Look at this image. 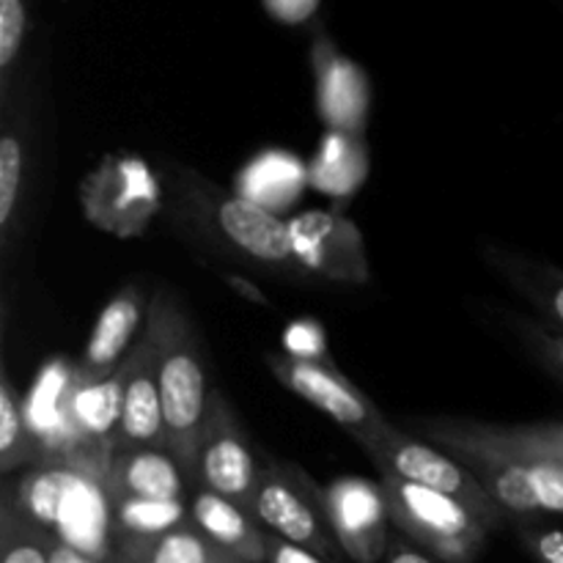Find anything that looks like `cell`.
<instances>
[{
    "mask_svg": "<svg viewBox=\"0 0 563 563\" xmlns=\"http://www.w3.org/2000/svg\"><path fill=\"white\" fill-rule=\"evenodd\" d=\"M212 563H251V561H242V559H236V555H229V553H220L218 559H214Z\"/></svg>",
    "mask_w": 563,
    "mask_h": 563,
    "instance_id": "obj_33",
    "label": "cell"
},
{
    "mask_svg": "<svg viewBox=\"0 0 563 563\" xmlns=\"http://www.w3.org/2000/svg\"><path fill=\"white\" fill-rule=\"evenodd\" d=\"M264 563H330L322 555L311 553V550L300 548V544H291L286 539L275 537L267 531V561Z\"/></svg>",
    "mask_w": 563,
    "mask_h": 563,
    "instance_id": "obj_30",
    "label": "cell"
},
{
    "mask_svg": "<svg viewBox=\"0 0 563 563\" xmlns=\"http://www.w3.org/2000/svg\"><path fill=\"white\" fill-rule=\"evenodd\" d=\"M317 108L328 132L363 137L372 110V86L361 64L346 58L322 25L313 27L311 42Z\"/></svg>",
    "mask_w": 563,
    "mask_h": 563,
    "instance_id": "obj_11",
    "label": "cell"
},
{
    "mask_svg": "<svg viewBox=\"0 0 563 563\" xmlns=\"http://www.w3.org/2000/svg\"><path fill=\"white\" fill-rule=\"evenodd\" d=\"M121 368H124V394H121L113 454L130 449H168L157 363H154V335L148 333V328H143V335L124 357Z\"/></svg>",
    "mask_w": 563,
    "mask_h": 563,
    "instance_id": "obj_12",
    "label": "cell"
},
{
    "mask_svg": "<svg viewBox=\"0 0 563 563\" xmlns=\"http://www.w3.org/2000/svg\"><path fill=\"white\" fill-rule=\"evenodd\" d=\"M509 528L537 563H563V531L544 517H515Z\"/></svg>",
    "mask_w": 563,
    "mask_h": 563,
    "instance_id": "obj_28",
    "label": "cell"
},
{
    "mask_svg": "<svg viewBox=\"0 0 563 563\" xmlns=\"http://www.w3.org/2000/svg\"><path fill=\"white\" fill-rule=\"evenodd\" d=\"M264 363L286 390L339 423L361 449L390 423L383 410L330 363L297 355V352H267Z\"/></svg>",
    "mask_w": 563,
    "mask_h": 563,
    "instance_id": "obj_8",
    "label": "cell"
},
{
    "mask_svg": "<svg viewBox=\"0 0 563 563\" xmlns=\"http://www.w3.org/2000/svg\"><path fill=\"white\" fill-rule=\"evenodd\" d=\"M264 11L284 25H308L317 20L322 0H262Z\"/></svg>",
    "mask_w": 563,
    "mask_h": 563,
    "instance_id": "obj_29",
    "label": "cell"
},
{
    "mask_svg": "<svg viewBox=\"0 0 563 563\" xmlns=\"http://www.w3.org/2000/svg\"><path fill=\"white\" fill-rule=\"evenodd\" d=\"M33 465H42L36 454V440L27 429L25 405L3 368L0 374V473L11 478L14 471H25Z\"/></svg>",
    "mask_w": 563,
    "mask_h": 563,
    "instance_id": "obj_23",
    "label": "cell"
},
{
    "mask_svg": "<svg viewBox=\"0 0 563 563\" xmlns=\"http://www.w3.org/2000/svg\"><path fill=\"white\" fill-rule=\"evenodd\" d=\"M154 335V363H157L159 399L165 416V445L185 465L187 476L196 471V449L209 407L207 366L198 330L170 289H157L146 317ZM196 487V482H192Z\"/></svg>",
    "mask_w": 563,
    "mask_h": 563,
    "instance_id": "obj_3",
    "label": "cell"
},
{
    "mask_svg": "<svg viewBox=\"0 0 563 563\" xmlns=\"http://www.w3.org/2000/svg\"><path fill=\"white\" fill-rule=\"evenodd\" d=\"M143 295L137 284H126L99 313L93 333L88 339L77 374L82 377H108L130 355L132 339L141 330Z\"/></svg>",
    "mask_w": 563,
    "mask_h": 563,
    "instance_id": "obj_19",
    "label": "cell"
},
{
    "mask_svg": "<svg viewBox=\"0 0 563 563\" xmlns=\"http://www.w3.org/2000/svg\"><path fill=\"white\" fill-rule=\"evenodd\" d=\"M368 460L374 462L379 476H394L401 482L421 484L440 495L460 500L473 511L489 531L509 528V515L493 500V495L482 487L476 476L462 462L445 454L429 440L418 434L401 432L399 427L388 423L368 445H363Z\"/></svg>",
    "mask_w": 563,
    "mask_h": 563,
    "instance_id": "obj_5",
    "label": "cell"
},
{
    "mask_svg": "<svg viewBox=\"0 0 563 563\" xmlns=\"http://www.w3.org/2000/svg\"><path fill=\"white\" fill-rule=\"evenodd\" d=\"M407 427L462 462L509 515V522L563 515V421L410 416Z\"/></svg>",
    "mask_w": 563,
    "mask_h": 563,
    "instance_id": "obj_1",
    "label": "cell"
},
{
    "mask_svg": "<svg viewBox=\"0 0 563 563\" xmlns=\"http://www.w3.org/2000/svg\"><path fill=\"white\" fill-rule=\"evenodd\" d=\"M297 258L308 275H322L333 280H366L368 269L363 262V245L357 229L339 214H302L295 220Z\"/></svg>",
    "mask_w": 563,
    "mask_h": 563,
    "instance_id": "obj_14",
    "label": "cell"
},
{
    "mask_svg": "<svg viewBox=\"0 0 563 563\" xmlns=\"http://www.w3.org/2000/svg\"><path fill=\"white\" fill-rule=\"evenodd\" d=\"M319 489L322 487L297 465L269 460L258 473L256 493L247 511L264 531L335 563L341 548L322 511Z\"/></svg>",
    "mask_w": 563,
    "mask_h": 563,
    "instance_id": "obj_7",
    "label": "cell"
},
{
    "mask_svg": "<svg viewBox=\"0 0 563 563\" xmlns=\"http://www.w3.org/2000/svg\"><path fill=\"white\" fill-rule=\"evenodd\" d=\"M482 262L520 295L548 328L563 333V269L495 240L478 242Z\"/></svg>",
    "mask_w": 563,
    "mask_h": 563,
    "instance_id": "obj_15",
    "label": "cell"
},
{
    "mask_svg": "<svg viewBox=\"0 0 563 563\" xmlns=\"http://www.w3.org/2000/svg\"><path fill=\"white\" fill-rule=\"evenodd\" d=\"M174 214H179V223L198 229L207 242H214L251 264L291 278L308 275L297 258L289 223L251 198L218 192L192 170L174 176Z\"/></svg>",
    "mask_w": 563,
    "mask_h": 563,
    "instance_id": "obj_4",
    "label": "cell"
},
{
    "mask_svg": "<svg viewBox=\"0 0 563 563\" xmlns=\"http://www.w3.org/2000/svg\"><path fill=\"white\" fill-rule=\"evenodd\" d=\"M104 487L110 498L146 500H190L192 478L185 465L168 449H130L115 451L104 471Z\"/></svg>",
    "mask_w": 563,
    "mask_h": 563,
    "instance_id": "obj_16",
    "label": "cell"
},
{
    "mask_svg": "<svg viewBox=\"0 0 563 563\" xmlns=\"http://www.w3.org/2000/svg\"><path fill=\"white\" fill-rule=\"evenodd\" d=\"M124 368L108 377H82L77 368L64 399V423L80 443H97L113 454V438L121 418Z\"/></svg>",
    "mask_w": 563,
    "mask_h": 563,
    "instance_id": "obj_17",
    "label": "cell"
},
{
    "mask_svg": "<svg viewBox=\"0 0 563 563\" xmlns=\"http://www.w3.org/2000/svg\"><path fill=\"white\" fill-rule=\"evenodd\" d=\"M108 563H137L135 559H130V555H121V553H113L108 559Z\"/></svg>",
    "mask_w": 563,
    "mask_h": 563,
    "instance_id": "obj_34",
    "label": "cell"
},
{
    "mask_svg": "<svg viewBox=\"0 0 563 563\" xmlns=\"http://www.w3.org/2000/svg\"><path fill=\"white\" fill-rule=\"evenodd\" d=\"M0 563H49V533L0 493Z\"/></svg>",
    "mask_w": 563,
    "mask_h": 563,
    "instance_id": "obj_26",
    "label": "cell"
},
{
    "mask_svg": "<svg viewBox=\"0 0 563 563\" xmlns=\"http://www.w3.org/2000/svg\"><path fill=\"white\" fill-rule=\"evenodd\" d=\"M113 553L130 555L137 563H212L225 550L214 548L196 526H181L176 531L152 539H115Z\"/></svg>",
    "mask_w": 563,
    "mask_h": 563,
    "instance_id": "obj_21",
    "label": "cell"
},
{
    "mask_svg": "<svg viewBox=\"0 0 563 563\" xmlns=\"http://www.w3.org/2000/svg\"><path fill=\"white\" fill-rule=\"evenodd\" d=\"M385 563H443L434 555H429L427 550H421L418 544H412L410 539H390L388 553H385Z\"/></svg>",
    "mask_w": 563,
    "mask_h": 563,
    "instance_id": "obj_31",
    "label": "cell"
},
{
    "mask_svg": "<svg viewBox=\"0 0 563 563\" xmlns=\"http://www.w3.org/2000/svg\"><path fill=\"white\" fill-rule=\"evenodd\" d=\"M33 0H0V110L11 104L33 31Z\"/></svg>",
    "mask_w": 563,
    "mask_h": 563,
    "instance_id": "obj_24",
    "label": "cell"
},
{
    "mask_svg": "<svg viewBox=\"0 0 563 563\" xmlns=\"http://www.w3.org/2000/svg\"><path fill=\"white\" fill-rule=\"evenodd\" d=\"M275 181H280L284 187H289L291 192H297L306 181L300 163L295 157H284V154H264L258 157L251 168L245 170V198L262 203L258 198H273V201H284L280 190L275 187Z\"/></svg>",
    "mask_w": 563,
    "mask_h": 563,
    "instance_id": "obj_27",
    "label": "cell"
},
{
    "mask_svg": "<svg viewBox=\"0 0 563 563\" xmlns=\"http://www.w3.org/2000/svg\"><path fill=\"white\" fill-rule=\"evenodd\" d=\"M3 495L49 537L108 561L115 550L113 504L104 478L69 462H47L5 478Z\"/></svg>",
    "mask_w": 563,
    "mask_h": 563,
    "instance_id": "obj_2",
    "label": "cell"
},
{
    "mask_svg": "<svg viewBox=\"0 0 563 563\" xmlns=\"http://www.w3.org/2000/svg\"><path fill=\"white\" fill-rule=\"evenodd\" d=\"M322 511L341 553L355 563H377L388 553V500L379 482L341 476L319 489Z\"/></svg>",
    "mask_w": 563,
    "mask_h": 563,
    "instance_id": "obj_10",
    "label": "cell"
},
{
    "mask_svg": "<svg viewBox=\"0 0 563 563\" xmlns=\"http://www.w3.org/2000/svg\"><path fill=\"white\" fill-rule=\"evenodd\" d=\"M379 487L390 522L438 561L473 563L487 550L489 528L460 500L394 476H379Z\"/></svg>",
    "mask_w": 563,
    "mask_h": 563,
    "instance_id": "obj_6",
    "label": "cell"
},
{
    "mask_svg": "<svg viewBox=\"0 0 563 563\" xmlns=\"http://www.w3.org/2000/svg\"><path fill=\"white\" fill-rule=\"evenodd\" d=\"M258 473H262V467L256 465V456H253L234 407L220 390H212L201 438H198L192 482H196V487L234 500L242 509H251Z\"/></svg>",
    "mask_w": 563,
    "mask_h": 563,
    "instance_id": "obj_9",
    "label": "cell"
},
{
    "mask_svg": "<svg viewBox=\"0 0 563 563\" xmlns=\"http://www.w3.org/2000/svg\"><path fill=\"white\" fill-rule=\"evenodd\" d=\"M190 520L214 548L242 561H267V531L247 509L218 493L196 487L190 495Z\"/></svg>",
    "mask_w": 563,
    "mask_h": 563,
    "instance_id": "obj_18",
    "label": "cell"
},
{
    "mask_svg": "<svg viewBox=\"0 0 563 563\" xmlns=\"http://www.w3.org/2000/svg\"><path fill=\"white\" fill-rule=\"evenodd\" d=\"M31 71L20 77L11 104L0 110L3 137H0V256L9 264L11 242H14L16 220H20L22 192L27 179V157H31Z\"/></svg>",
    "mask_w": 563,
    "mask_h": 563,
    "instance_id": "obj_13",
    "label": "cell"
},
{
    "mask_svg": "<svg viewBox=\"0 0 563 563\" xmlns=\"http://www.w3.org/2000/svg\"><path fill=\"white\" fill-rule=\"evenodd\" d=\"M113 504V528L115 539H152L190 526V500H146L115 495Z\"/></svg>",
    "mask_w": 563,
    "mask_h": 563,
    "instance_id": "obj_22",
    "label": "cell"
},
{
    "mask_svg": "<svg viewBox=\"0 0 563 563\" xmlns=\"http://www.w3.org/2000/svg\"><path fill=\"white\" fill-rule=\"evenodd\" d=\"M495 317H498L500 328L515 339V344L520 346L548 377H553L555 383L563 385V333L548 328L544 322H537V319H528L522 317V313L509 311V308H498Z\"/></svg>",
    "mask_w": 563,
    "mask_h": 563,
    "instance_id": "obj_25",
    "label": "cell"
},
{
    "mask_svg": "<svg viewBox=\"0 0 563 563\" xmlns=\"http://www.w3.org/2000/svg\"><path fill=\"white\" fill-rule=\"evenodd\" d=\"M368 170V154L361 137L341 135V132H328L319 157L313 159L308 179L313 187L333 196H344V192L355 190L357 181L366 176Z\"/></svg>",
    "mask_w": 563,
    "mask_h": 563,
    "instance_id": "obj_20",
    "label": "cell"
},
{
    "mask_svg": "<svg viewBox=\"0 0 563 563\" xmlns=\"http://www.w3.org/2000/svg\"><path fill=\"white\" fill-rule=\"evenodd\" d=\"M49 563H108V561L91 559V555L69 548V544L60 542V539L49 537Z\"/></svg>",
    "mask_w": 563,
    "mask_h": 563,
    "instance_id": "obj_32",
    "label": "cell"
}]
</instances>
